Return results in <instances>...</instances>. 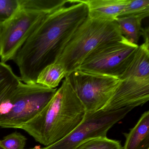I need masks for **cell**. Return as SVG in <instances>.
Masks as SVG:
<instances>
[{"label": "cell", "mask_w": 149, "mask_h": 149, "mask_svg": "<svg viewBox=\"0 0 149 149\" xmlns=\"http://www.w3.org/2000/svg\"><path fill=\"white\" fill-rule=\"evenodd\" d=\"M123 36L116 22L96 19L88 16L69 41L56 62L63 65L68 76L77 70L96 49Z\"/></svg>", "instance_id": "3957f363"}, {"label": "cell", "mask_w": 149, "mask_h": 149, "mask_svg": "<svg viewBox=\"0 0 149 149\" xmlns=\"http://www.w3.org/2000/svg\"><path fill=\"white\" fill-rule=\"evenodd\" d=\"M0 149H5V148L3 147V146L1 144V141H0Z\"/></svg>", "instance_id": "603a6c76"}, {"label": "cell", "mask_w": 149, "mask_h": 149, "mask_svg": "<svg viewBox=\"0 0 149 149\" xmlns=\"http://www.w3.org/2000/svg\"><path fill=\"white\" fill-rule=\"evenodd\" d=\"M149 100V79L128 77L121 80L112 95L102 109L116 110L132 107L135 108Z\"/></svg>", "instance_id": "9c48e42d"}, {"label": "cell", "mask_w": 149, "mask_h": 149, "mask_svg": "<svg viewBox=\"0 0 149 149\" xmlns=\"http://www.w3.org/2000/svg\"><path fill=\"white\" fill-rule=\"evenodd\" d=\"M87 6L88 16L105 21H116L129 0H81Z\"/></svg>", "instance_id": "30bf717a"}, {"label": "cell", "mask_w": 149, "mask_h": 149, "mask_svg": "<svg viewBox=\"0 0 149 149\" xmlns=\"http://www.w3.org/2000/svg\"><path fill=\"white\" fill-rule=\"evenodd\" d=\"M144 40V42L139 46L132 60L119 78L120 80L128 77L149 79V38Z\"/></svg>", "instance_id": "8fae6325"}, {"label": "cell", "mask_w": 149, "mask_h": 149, "mask_svg": "<svg viewBox=\"0 0 149 149\" xmlns=\"http://www.w3.org/2000/svg\"><path fill=\"white\" fill-rule=\"evenodd\" d=\"M133 109L129 107L116 110L101 109L92 113H86L81 123L69 135L41 149H76L86 140L107 137L109 130Z\"/></svg>", "instance_id": "52a82bcc"}, {"label": "cell", "mask_w": 149, "mask_h": 149, "mask_svg": "<svg viewBox=\"0 0 149 149\" xmlns=\"http://www.w3.org/2000/svg\"><path fill=\"white\" fill-rule=\"evenodd\" d=\"M20 8L19 0H0V22H6Z\"/></svg>", "instance_id": "d6986e66"}, {"label": "cell", "mask_w": 149, "mask_h": 149, "mask_svg": "<svg viewBox=\"0 0 149 149\" xmlns=\"http://www.w3.org/2000/svg\"><path fill=\"white\" fill-rule=\"evenodd\" d=\"M3 23L0 22V38L1 36V33H2V29H3Z\"/></svg>", "instance_id": "44dd1931"}, {"label": "cell", "mask_w": 149, "mask_h": 149, "mask_svg": "<svg viewBox=\"0 0 149 149\" xmlns=\"http://www.w3.org/2000/svg\"><path fill=\"white\" fill-rule=\"evenodd\" d=\"M76 149H123V147L119 141L101 137L86 140Z\"/></svg>", "instance_id": "e0dca14e"}, {"label": "cell", "mask_w": 149, "mask_h": 149, "mask_svg": "<svg viewBox=\"0 0 149 149\" xmlns=\"http://www.w3.org/2000/svg\"><path fill=\"white\" fill-rule=\"evenodd\" d=\"M41 149V147L40 146H34L33 148H30V149Z\"/></svg>", "instance_id": "7402d4cb"}, {"label": "cell", "mask_w": 149, "mask_h": 149, "mask_svg": "<svg viewBox=\"0 0 149 149\" xmlns=\"http://www.w3.org/2000/svg\"><path fill=\"white\" fill-rule=\"evenodd\" d=\"M123 149H149V111L144 112L129 133Z\"/></svg>", "instance_id": "7c38bea8"}, {"label": "cell", "mask_w": 149, "mask_h": 149, "mask_svg": "<svg viewBox=\"0 0 149 149\" xmlns=\"http://www.w3.org/2000/svg\"><path fill=\"white\" fill-rule=\"evenodd\" d=\"M49 13L21 8L3 23L0 38L1 62L6 63L14 60L18 51Z\"/></svg>", "instance_id": "8992f818"}, {"label": "cell", "mask_w": 149, "mask_h": 149, "mask_svg": "<svg viewBox=\"0 0 149 149\" xmlns=\"http://www.w3.org/2000/svg\"><path fill=\"white\" fill-rule=\"evenodd\" d=\"M21 82L10 66L0 62V104L16 89Z\"/></svg>", "instance_id": "9a60e30c"}, {"label": "cell", "mask_w": 149, "mask_h": 149, "mask_svg": "<svg viewBox=\"0 0 149 149\" xmlns=\"http://www.w3.org/2000/svg\"><path fill=\"white\" fill-rule=\"evenodd\" d=\"M145 18L142 15H129L118 17L116 22L122 35L131 42L137 44L143 33L142 22Z\"/></svg>", "instance_id": "4fadbf2b"}, {"label": "cell", "mask_w": 149, "mask_h": 149, "mask_svg": "<svg viewBox=\"0 0 149 149\" xmlns=\"http://www.w3.org/2000/svg\"><path fill=\"white\" fill-rule=\"evenodd\" d=\"M71 86L83 104L86 113L102 109L121 80L114 77L77 70L68 76Z\"/></svg>", "instance_id": "ba28073f"}, {"label": "cell", "mask_w": 149, "mask_h": 149, "mask_svg": "<svg viewBox=\"0 0 149 149\" xmlns=\"http://www.w3.org/2000/svg\"><path fill=\"white\" fill-rule=\"evenodd\" d=\"M86 114L83 104L66 77L47 104L21 129L36 142L47 146L69 135Z\"/></svg>", "instance_id": "7a4b0ae2"}, {"label": "cell", "mask_w": 149, "mask_h": 149, "mask_svg": "<svg viewBox=\"0 0 149 149\" xmlns=\"http://www.w3.org/2000/svg\"><path fill=\"white\" fill-rule=\"evenodd\" d=\"M129 15H149V0H129L120 17Z\"/></svg>", "instance_id": "ac0fdd59"}, {"label": "cell", "mask_w": 149, "mask_h": 149, "mask_svg": "<svg viewBox=\"0 0 149 149\" xmlns=\"http://www.w3.org/2000/svg\"><path fill=\"white\" fill-rule=\"evenodd\" d=\"M88 17V8L81 0H66L49 13L14 60L19 70L22 81L36 83L42 70L56 62L69 41Z\"/></svg>", "instance_id": "6da1fadb"}, {"label": "cell", "mask_w": 149, "mask_h": 149, "mask_svg": "<svg viewBox=\"0 0 149 149\" xmlns=\"http://www.w3.org/2000/svg\"><path fill=\"white\" fill-rule=\"evenodd\" d=\"M67 72L63 65L58 62L50 64L44 68L37 77L36 83L51 89H55Z\"/></svg>", "instance_id": "5bb4252c"}, {"label": "cell", "mask_w": 149, "mask_h": 149, "mask_svg": "<svg viewBox=\"0 0 149 149\" xmlns=\"http://www.w3.org/2000/svg\"><path fill=\"white\" fill-rule=\"evenodd\" d=\"M56 90L21 82L0 104V127L21 129L41 111Z\"/></svg>", "instance_id": "277c9868"}, {"label": "cell", "mask_w": 149, "mask_h": 149, "mask_svg": "<svg viewBox=\"0 0 149 149\" xmlns=\"http://www.w3.org/2000/svg\"><path fill=\"white\" fill-rule=\"evenodd\" d=\"M123 36L105 43L91 52L77 70L97 74L114 77L119 79L138 47Z\"/></svg>", "instance_id": "5b68a950"}, {"label": "cell", "mask_w": 149, "mask_h": 149, "mask_svg": "<svg viewBox=\"0 0 149 149\" xmlns=\"http://www.w3.org/2000/svg\"><path fill=\"white\" fill-rule=\"evenodd\" d=\"M66 0H19L21 8L49 13L64 4Z\"/></svg>", "instance_id": "2e32d148"}, {"label": "cell", "mask_w": 149, "mask_h": 149, "mask_svg": "<svg viewBox=\"0 0 149 149\" xmlns=\"http://www.w3.org/2000/svg\"><path fill=\"white\" fill-rule=\"evenodd\" d=\"M27 139L18 132H15L0 140L5 149H25Z\"/></svg>", "instance_id": "ffe728a7"}]
</instances>
